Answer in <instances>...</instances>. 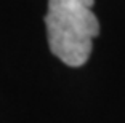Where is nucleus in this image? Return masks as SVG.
<instances>
[{"instance_id":"f257e3e1","label":"nucleus","mask_w":125,"mask_h":123,"mask_svg":"<svg viewBox=\"0 0 125 123\" xmlns=\"http://www.w3.org/2000/svg\"><path fill=\"white\" fill-rule=\"evenodd\" d=\"M95 0H48L45 15L48 47L59 61L80 67L88 61L99 22L92 7Z\"/></svg>"}]
</instances>
